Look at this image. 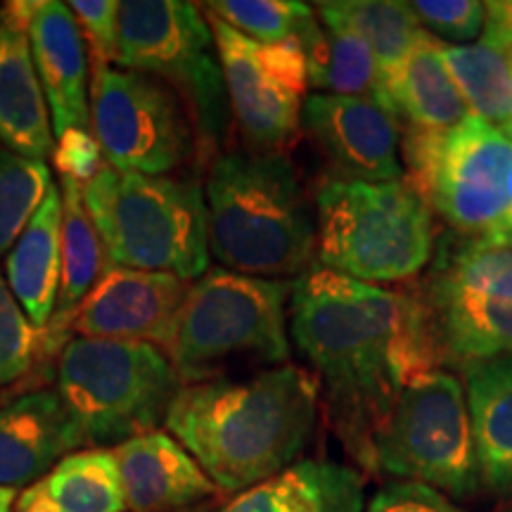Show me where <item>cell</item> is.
<instances>
[{
    "label": "cell",
    "instance_id": "obj_9",
    "mask_svg": "<svg viewBox=\"0 0 512 512\" xmlns=\"http://www.w3.org/2000/svg\"><path fill=\"white\" fill-rule=\"evenodd\" d=\"M413 297L439 366L465 370L512 354V245L460 242Z\"/></svg>",
    "mask_w": 512,
    "mask_h": 512
},
{
    "label": "cell",
    "instance_id": "obj_23",
    "mask_svg": "<svg viewBox=\"0 0 512 512\" xmlns=\"http://www.w3.org/2000/svg\"><path fill=\"white\" fill-rule=\"evenodd\" d=\"M57 185L62 192V266L55 313L46 332L41 335V349L48 354H60L64 344L69 342V320L107 266L98 230H95L86 204H83V183L72 176L60 174Z\"/></svg>",
    "mask_w": 512,
    "mask_h": 512
},
{
    "label": "cell",
    "instance_id": "obj_22",
    "mask_svg": "<svg viewBox=\"0 0 512 512\" xmlns=\"http://www.w3.org/2000/svg\"><path fill=\"white\" fill-rule=\"evenodd\" d=\"M463 375L479 479L494 494L512 496V354L467 366Z\"/></svg>",
    "mask_w": 512,
    "mask_h": 512
},
{
    "label": "cell",
    "instance_id": "obj_19",
    "mask_svg": "<svg viewBox=\"0 0 512 512\" xmlns=\"http://www.w3.org/2000/svg\"><path fill=\"white\" fill-rule=\"evenodd\" d=\"M81 448L57 392H31L0 408V489H27Z\"/></svg>",
    "mask_w": 512,
    "mask_h": 512
},
{
    "label": "cell",
    "instance_id": "obj_18",
    "mask_svg": "<svg viewBox=\"0 0 512 512\" xmlns=\"http://www.w3.org/2000/svg\"><path fill=\"white\" fill-rule=\"evenodd\" d=\"M110 451L126 512H181L219 494L207 472L169 432L140 434Z\"/></svg>",
    "mask_w": 512,
    "mask_h": 512
},
{
    "label": "cell",
    "instance_id": "obj_6",
    "mask_svg": "<svg viewBox=\"0 0 512 512\" xmlns=\"http://www.w3.org/2000/svg\"><path fill=\"white\" fill-rule=\"evenodd\" d=\"M434 249L432 209L408 181L330 178L316 195L318 266L368 285L415 278Z\"/></svg>",
    "mask_w": 512,
    "mask_h": 512
},
{
    "label": "cell",
    "instance_id": "obj_14",
    "mask_svg": "<svg viewBox=\"0 0 512 512\" xmlns=\"http://www.w3.org/2000/svg\"><path fill=\"white\" fill-rule=\"evenodd\" d=\"M188 287L190 283L171 273L107 264L69 320V335L150 342L157 347Z\"/></svg>",
    "mask_w": 512,
    "mask_h": 512
},
{
    "label": "cell",
    "instance_id": "obj_3",
    "mask_svg": "<svg viewBox=\"0 0 512 512\" xmlns=\"http://www.w3.org/2000/svg\"><path fill=\"white\" fill-rule=\"evenodd\" d=\"M209 254L228 271L287 280L313 266L316 216L285 152H230L204 188Z\"/></svg>",
    "mask_w": 512,
    "mask_h": 512
},
{
    "label": "cell",
    "instance_id": "obj_5",
    "mask_svg": "<svg viewBox=\"0 0 512 512\" xmlns=\"http://www.w3.org/2000/svg\"><path fill=\"white\" fill-rule=\"evenodd\" d=\"M83 204L107 264L171 273L185 283L209 271L207 202L197 181L102 164L83 183Z\"/></svg>",
    "mask_w": 512,
    "mask_h": 512
},
{
    "label": "cell",
    "instance_id": "obj_37",
    "mask_svg": "<svg viewBox=\"0 0 512 512\" xmlns=\"http://www.w3.org/2000/svg\"><path fill=\"white\" fill-rule=\"evenodd\" d=\"M505 245H512V164L508 171V219H505Z\"/></svg>",
    "mask_w": 512,
    "mask_h": 512
},
{
    "label": "cell",
    "instance_id": "obj_17",
    "mask_svg": "<svg viewBox=\"0 0 512 512\" xmlns=\"http://www.w3.org/2000/svg\"><path fill=\"white\" fill-rule=\"evenodd\" d=\"M29 46L55 138L69 131H91L88 50L67 3L38 0L29 24Z\"/></svg>",
    "mask_w": 512,
    "mask_h": 512
},
{
    "label": "cell",
    "instance_id": "obj_32",
    "mask_svg": "<svg viewBox=\"0 0 512 512\" xmlns=\"http://www.w3.org/2000/svg\"><path fill=\"white\" fill-rule=\"evenodd\" d=\"M69 10L79 24L88 60L95 69L112 67L117 55L119 34V3L117 0H72Z\"/></svg>",
    "mask_w": 512,
    "mask_h": 512
},
{
    "label": "cell",
    "instance_id": "obj_36",
    "mask_svg": "<svg viewBox=\"0 0 512 512\" xmlns=\"http://www.w3.org/2000/svg\"><path fill=\"white\" fill-rule=\"evenodd\" d=\"M484 29L479 43L508 53L512 48V0H489L484 3Z\"/></svg>",
    "mask_w": 512,
    "mask_h": 512
},
{
    "label": "cell",
    "instance_id": "obj_11",
    "mask_svg": "<svg viewBox=\"0 0 512 512\" xmlns=\"http://www.w3.org/2000/svg\"><path fill=\"white\" fill-rule=\"evenodd\" d=\"M114 67L169 83L190 105L204 145L226 131V83L214 34L195 3L121 0Z\"/></svg>",
    "mask_w": 512,
    "mask_h": 512
},
{
    "label": "cell",
    "instance_id": "obj_33",
    "mask_svg": "<svg viewBox=\"0 0 512 512\" xmlns=\"http://www.w3.org/2000/svg\"><path fill=\"white\" fill-rule=\"evenodd\" d=\"M422 27L448 41H472L482 36L484 3L477 0H415L411 3Z\"/></svg>",
    "mask_w": 512,
    "mask_h": 512
},
{
    "label": "cell",
    "instance_id": "obj_27",
    "mask_svg": "<svg viewBox=\"0 0 512 512\" xmlns=\"http://www.w3.org/2000/svg\"><path fill=\"white\" fill-rule=\"evenodd\" d=\"M446 69L456 83L467 112L512 136V62L501 50L475 46H441Z\"/></svg>",
    "mask_w": 512,
    "mask_h": 512
},
{
    "label": "cell",
    "instance_id": "obj_38",
    "mask_svg": "<svg viewBox=\"0 0 512 512\" xmlns=\"http://www.w3.org/2000/svg\"><path fill=\"white\" fill-rule=\"evenodd\" d=\"M17 491L12 489H0V512H15Z\"/></svg>",
    "mask_w": 512,
    "mask_h": 512
},
{
    "label": "cell",
    "instance_id": "obj_31",
    "mask_svg": "<svg viewBox=\"0 0 512 512\" xmlns=\"http://www.w3.org/2000/svg\"><path fill=\"white\" fill-rule=\"evenodd\" d=\"M41 349V332L10 292L0 275V389L27 375Z\"/></svg>",
    "mask_w": 512,
    "mask_h": 512
},
{
    "label": "cell",
    "instance_id": "obj_2",
    "mask_svg": "<svg viewBox=\"0 0 512 512\" xmlns=\"http://www.w3.org/2000/svg\"><path fill=\"white\" fill-rule=\"evenodd\" d=\"M318 403V377L285 363L247 380L185 384L164 425L219 494L238 496L297 463Z\"/></svg>",
    "mask_w": 512,
    "mask_h": 512
},
{
    "label": "cell",
    "instance_id": "obj_10",
    "mask_svg": "<svg viewBox=\"0 0 512 512\" xmlns=\"http://www.w3.org/2000/svg\"><path fill=\"white\" fill-rule=\"evenodd\" d=\"M373 472L418 482L448 498L482 484L465 384L434 370L408 384L373 439Z\"/></svg>",
    "mask_w": 512,
    "mask_h": 512
},
{
    "label": "cell",
    "instance_id": "obj_29",
    "mask_svg": "<svg viewBox=\"0 0 512 512\" xmlns=\"http://www.w3.org/2000/svg\"><path fill=\"white\" fill-rule=\"evenodd\" d=\"M207 12L259 43H299L306 53L320 34L316 10L297 0H214Z\"/></svg>",
    "mask_w": 512,
    "mask_h": 512
},
{
    "label": "cell",
    "instance_id": "obj_13",
    "mask_svg": "<svg viewBox=\"0 0 512 512\" xmlns=\"http://www.w3.org/2000/svg\"><path fill=\"white\" fill-rule=\"evenodd\" d=\"M228 105L252 152H285L299 136L309 64L299 43H259L207 12Z\"/></svg>",
    "mask_w": 512,
    "mask_h": 512
},
{
    "label": "cell",
    "instance_id": "obj_20",
    "mask_svg": "<svg viewBox=\"0 0 512 512\" xmlns=\"http://www.w3.org/2000/svg\"><path fill=\"white\" fill-rule=\"evenodd\" d=\"M211 512H363V477L332 460H297Z\"/></svg>",
    "mask_w": 512,
    "mask_h": 512
},
{
    "label": "cell",
    "instance_id": "obj_40",
    "mask_svg": "<svg viewBox=\"0 0 512 512\" xmlns=\"http://www.w3.org/2000/svg\"><path fill=\"white\" fill-rule=\"evenodd\" d=\"M503 512H512V505H508V508H505Z\"/></svg>",
    "mask_w": 512,
    "mask_h": 512
},
{
    "label": "cell",
    "instance_id": "obj_16",
    "mask_svg": "<svg viewBox=\"0 0 512 512\" xmlns=\"http://www.w3.org/2000/svg\"><path fill=\"white\" fill-rule=\"evenodd\" d=\"M38 0H12L0 8V147L46 162L55 152L48 102L29 46Z\"/></svg>",
    "mask_w": 512,
    "mask_h": 512
},
{
    "label": "cell",
    "instance_id": "obj_24",
    "mask_svg": "<svg viewBox=\"0 0 512 512\" xmlns=\"http://www.w3.org/2000/svg\"><path fill=\"white\" fill-rule=\"evenodd\" d=\"M441 46L444 43L425 29L411 53L392 74H387V93L394 114L408 131H446L470 114L448 74Z\"/></svg>",
    "mask_w": 512,
    "mask_h": 512
},
{
    "label": "cell",
    "instance_id": "obj_39",
    "mask_svg": "<svg viewBox=\"0 0 512 512\" xmlns=\"http://www.w3.org/2000/svg\"><path fill=\"white\" fill-rule=\"evenodd\" d=\"M505 55H508V57H510V62H512V48H510V50H508V53H505Z\"/></svg>",
    "mask_w": 512,
    "mask_h": 512
},
{
    "label": "cell",
    "instance_id": "obj_4",
    "mask_svg": "<svg viewBox=\"0 0 512 512\" xmlns=\"http://www.w3.org/2000/svg\"><path fill=\"white\" fill-rule=\"evenodd\" d=\"M292 280H266L209 268L192 280L181 309L157 344L185 384L219 380L238 363L285 366Z\"/></svg>",
    "mask_w": 512,
    "mask_h": 512
},
{
    "label": "cell",
    "instance_id": "obj_28",
    "mask_svg": "<svg viewBox=\"0 0 512 512\" xmlns=\"http://www.w3.org/2000/svg\"><path fill=\"white\" fill-rule=\"evenodd\" d=\"M313 8L320 22L344 24L361 36L380 62L384 76L399 67L425 31L411 3L399 0H335L316 3Z\"/></svg>",
    "mask_w": 512,
    "mask_h": 512
},
{
    "label": "cell",
    "instance_id": "obj_30",
    "mask_svg": "<svg viewBox=\"0 0 512 512\" xmlns=\"http://www.w3.org/2000/svg\"><path fill=\"white\" fill-rule=\"evenodd\" d=\"M53 183L46 162L24 159L0 147V256H8Z\"/></svg>",
    "mask_w": 512,
    "mask_h": 512
},
{
    "label": "cell",
    "instance_id": "obj_21",
    "mask_svg": "<svg viewBox=\"0 0 512 512\" xmlns=\"http://www.w3.org/2000/svg\"><path fill=\"white\" fill-rule=\"evenodd\" d=\"M62 192L50 185L46 200L5 256V280L34 328L46 332L60 292Z\"/></svg>",
    "mask_w": 512,
    "mask_h": 512
},
{
    "label": "cell",
    "instance_id": "obj_1",
    "mask_svg": "<svg viewBox=\"0 0 512 512\" xmlns=\"http://www.w3.org/2000/svg\"><path fill=\"white\" fill-rule=\"evenodd\" d=\"M290 332L339 441L373 472V439L403 389L439 370L413 294L313 264L292 280Z\"/></svg>",
    "mask_w": 512,
    "mask_h": 512
},
{
    "label": "cell",
    "instance_id": "obj_35",
    "mask_svg": "<svg viewBox=\"0 0 512 512\" xmlns=\"http://www.w3.org/2000/svg\"><path fill=\"white\" fill-rule=\"evenodd\" d=\"M55 147L57 171L64 176H72L76 181L86 183L98 174L100 169V147L93 140L91 131H69L67 136L57 138Z\"/></svg>",
    "mask_w": 512,
    "mask_h": 512
},
{
    "label": "cell",
    "instance_id": "obj_12",
    "mask_svg": "<svg viewBox=\"0 0 512 512\" xmlns=\"http://www.w3.org/2000/svg\"><path fill=\"white\" fill-rule=\"evenodd\" d=\"M91 133L107 166L169 176L195 150L181 95L143 72L102 67L91 81Z\"/></svg>",
    "mask_w": 512,
    "mask_h": 512
},
{
    "label": "cell",
    "instance_id": "obj_26",
    "mask_svg": "<svg viewBox=\"0 0 512 512\" xmlns=\"http://www.w3.org/2000/svg\"><path fill=\"white\" fill-rule=\"evenodd\" d=\"M320 27L323 29L318 38L304 53L309 64V88L328 95L373 100L375 105L394 114L387 93V76L366 41L344 24L320 22Z\"/></svg>",
    "mask_w": 512,
    "mask_h": 512
},
{
    "label": "cell",
    "instance_id": "obj_7",
    "mask_svg": "<svg viewBox=\"0 0 512 512\" xmlns=\"http://www.w3.org/2000/svg\"><path fill=\"white\" fill-rule=\"evenodd\" d=\"M183 382L150 342L72 337L57 354V387L83 448L155 432Z\"/></svg>",
    "mask_w": 512,
    "mask_h": 512
},
{
    "label": "cell",
    "instance_id": "obj_34",
    "mask_svg": "<svg viewBox=\"0 0 512 512\" xmlns=\"http://www.w3.org/2000/svg\"><path fill=\"white\" fill-rule=\"evenodd\" d=\"M366 512H463L451 498L418 482H392L377 491Z\"/></svg>",
    "mask_w": 512,
    "mask_h": 512
},
{
    "label": "cell",
    "instance_id": "obj_8",
    "mask_svg": "<svg viewBox=\"0 0 512 512\" xmlns=\"http://www.w3.org/2000/svg\"><path fill=\"white\" fill-rule=\"evenodd\" d=\"M406 181L432 214L467 235L505 245L512 138L467 114L446 131H408L403 143Z\"/></svg>",
    "mask_w": 512,
    "mask_h": 512
},
{
    "label": "cell",
    "instance_id": "obj_25",
    "mask_svg": "<svg viewBox=\"0 0 512 512\" xmlns=\"http://www.w3.org/2000/svg\"><path fill=\"white\" fill-rule=\"evenodd\" d=\"M15 512H126L124 489L110 448H83L64 456L17 494Z\"/></svg>",
    "mask_w": 512,
    "mask_h": 512
},
{
    "label": "cell",
    "instance_id": "obj_15",
    "mask_svg": "<svg viewBox=\"0 0 512 512\" xmlns=\"http://www.w3.org/2000/svg\"><path fill=\"white\" fill-rule=\"evenodd\" d=\"M302 124L339 178L349 181H401L399 121L373 100L313 93L304 102Z\"/></svg>",
    "mask_w": 512,
    "mask_h": 512
}]
</instances>
